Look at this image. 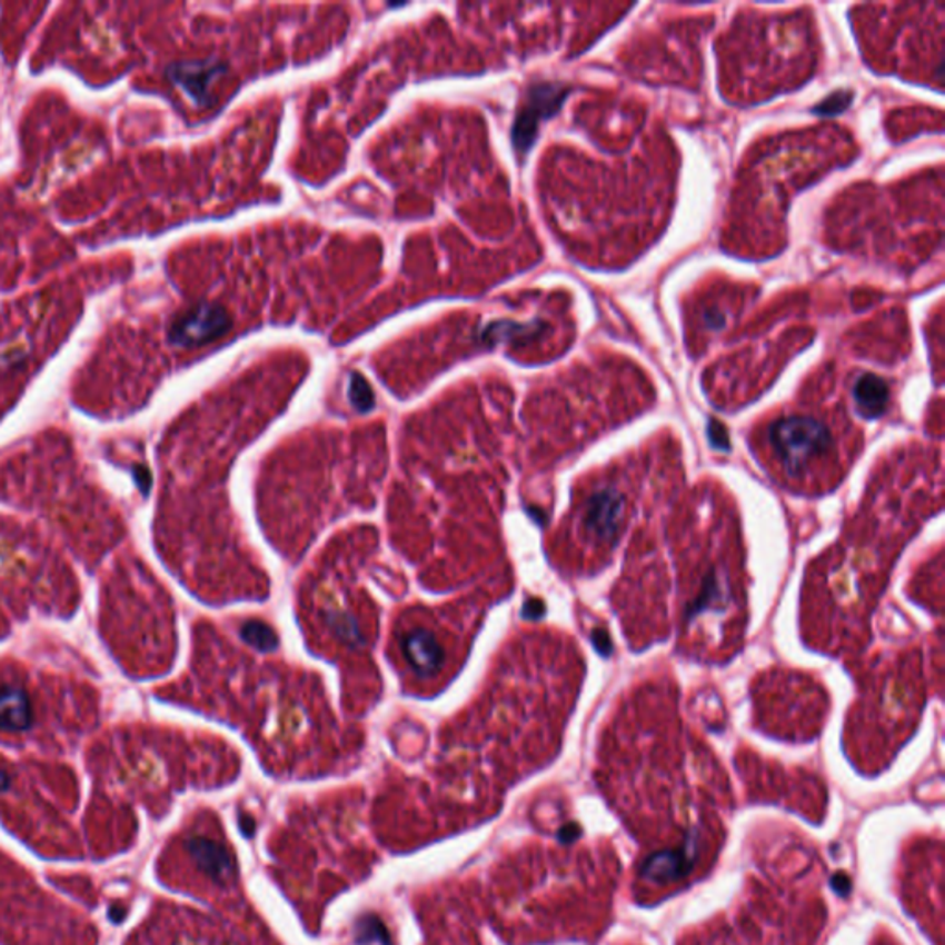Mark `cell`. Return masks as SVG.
Here are the masks:
<instances>
[{
    "instance_id": "obj_2",
    "label": "cell",
    "mask_w": 945,
    "mask_h": 945,
    "mask_svg": "<svg viewBox=\"0 0 945 945\" xmlns=\"http://www.w3.org/2000/svg\"><path fill=\"white\" fill-rule=\"evenodd\" d=\"M159 875L175 888L220 908L228 918L268 931L246 902L233 846L211 813L196 816L170 840L159 861Z\"/></svg>"
},
{
    "instance_id": "obj_1",
    "label": "cell",
    "mask_w": 945,
    "mask_h": 945,
    "mask_svg": "<svg viewBox=\"0 0 945 945\" xmlns=\"http://www.w3.org/2000/svg\"><path fill=\"white\" fill-rule=\"evenodd\" d=\"M360 799L338 798L290 815L270 840L276 879L298 907L310 933L320 929L329 899L365 879L376 855L360 832Z\"/></svg>"
},
{
    "instance_id": "obj_8",
    "label": "cell",
    "mask_w": 945,
    "mask_h": 945,
    "mask_svg": "<svg viewBox=\"0 0 945 945\" xmlns=\"http://www.w3.org/2000/svg\"><path fill=\"white\" fill-rule=\"evenodd\" d=\"M231 329V316L222 305L201 301L178 316L169 329V340L176 348L195 349L215 342Z\"/></svg>"
},
{
    "instance_id": "obj_10",
    "label": "cell",
    "mask_w": 945,
    "mask_h": 945,
    "mask_svg": "<svg viewBox=\"0 0 945 945\" xmlns=\"http://www.w3.org/2000/svg\"><path fill=\"white\" fill-rule=\"evenodd\" d=\"M226 69L228 67L217 60L176 61L167 67L165 77L169 78L176 88H180L196 106L211 108L215 102L212 83L222 77Z\"/></svg>"
},
{
    "instance_id": "obj_9",
    "label": "cell",
    "mask_w": 945,
    "mask_h": 945,
    "mask_svg": "<svg viewBox=\"0 0 945 945\" xmlns=\"http://www.w3.org/2000/svg\"><path fill=\"white\" fill-rule=\"evenodd\" d=\"M561 98H564V91L550 83H539L528 89L525 103L519 109L511 128V142L517 152L527 153L530 150L538 136L539 120L556 113V109L560 108Z\"/></svg>"
},
{
    "instance_id": "obj_14",
    "label": "cell",
    "mask_w": 945,
    "mask_h": 945,
    "mask_svg": "<svg viewBox=\"0 0 945 945\" xmlns=\"http://www.w3.org/2000/svg\"><path fill=\"white\" fill-rule=\"evenodd\" d=\"M349 397H351V402H354L355 407L359 408V410H368V408L374 407V394H371L370 385H368L365 377L359 376V374H351Z\"/></svg>"
},
{
    "instance_id": "obj_13",
    "label": "cell",
    "mask_w": 945,
    "mask_h": 945,
    "mask_svg": "<svg viewBox=\"0 0 945 945\" xmlns=\"http://www.w3.org/2000/svg\"><path fill=\"white\" fill-rule=\"evenodd\" d=\"M855 401L861 414L868 418H879L888 402V386L875 376H863L855 385Z\"/></svg>"
},
{
    "instance_id": "obj_15",
    "label": "cell",
    "mask_w": 945,
    "mask_h": 945,
    "mask_svg": "<svg viewBox=\"0 0 945 945\" xmlns=\"http://www.w3.org/2000/svg\"><path fill=\"white\" fill-rule=\"evenodd\" d=\"M10 777H8V774H6L2 768H0V793H6V790L10 788Z\"/></svg>"
},
{
    "instance_id": "obj_5",
    "label": "cell",
    "mask_w": 945,
    "mask_h": 945,
    "mask_svg": "<svg viewBox=\"0 0 945 945\" xmlns=\"http://www.w3.org/2000/svg\"><path fill=\"white\" fill-rule=\"evenodd\" d=\"M634 469L628 466L609 469L578 500L576 538L581 541V553H591L586 573H595V567L608 564L615 545L636 514L637 495L634 494H637L639 480L631 477Z\"/></svg>"
},
{
    "instance_id": "obj_3",
    "label": "cell",
    "mask_w": 945,
    "mask_h": 945,
    "mask_svg": "<svg viewBox=\"0 0 945 945\" xmlns=\"http://www.w3.org/2000/svg\"><path fill=\"white\" fill-rule=\"evenodd\" d=\"M837 425L813 412L787 414L766 427L763 462L785 486L799 491L832 489L849 468Z\"/></svg>"
},
{
    "instance_id": "obj_7",
    "label": "cell",
    "mask_w": 945,
    "mask_h": 945,
    "mask_svg": "<svg viewBox=\"0 0 945 945\" xmlns=\"http://www.w3.org/2000/svg\"><path fill=\"white\" fill-rule=\"evenodd\" d=\"M419 905V919L429 938L427 945H478L468 903L457 902L451 894H435Z\"/></svg>"
},
{
    "instance_id": "obj_6",
    "label": "cell",
    "mask_w": 945,
    "mask_h": 945,
    "mask_svg": "<svg viewBox=\"0 0 945 945\" xmlns=\"http://www.w3.org/2000/svg\"><path fill=\"white\" fill-rule=\"evenodd\" d=\"M130 945H278L268 931L251 929L228 916L161 905Z\"/></svg>"
},
{
    "instance_id": "obj_4",
    "label": "cell",
    "mask_w": 945,
    "mask_h": 945,
    "mask_svg": "<svg viewBox=\"0 0 945 945\" xmlns=\"http://www.w3.org/2000/svg\"><path fill=\"white\" fill-rule=\"evenodd\" d=\"M0 941L8 945H93V931L0 861Z\"/></svg>"
},
{
    "instance_id": "obj_11",
    "label": "cell",
    "mask_w": 945,
    "mask_h": 945,
    "mask_svg": "<svg viewBox=\"0 0 945 945\" xmlns=\"http://www.w3.org/2000/svg\"><path fill=\"white\" fill-rule=\"evenodd\" d=\"M33 723L32 702L17 685H0V732L22 734Z\"/></svg>"
},
{
    "instance_id": "obj_12",
    "label": "cell",
    "mask_w": 945,
    "mask_h": 945,
    "mask_svg": "<svg viewBox=\"0 0 945 945\" xmlns=\"http://www.w3.org/2000/svg\"><path fill=\"white\" fill-rule=\"evenodd\" d=\"M545 329L544 321H533V324H517V321L497 320L491 321L480 331V342L486 346H497V344L523 342V340H533V338L541 335Z\"/></svg>"
}]
</instances>
